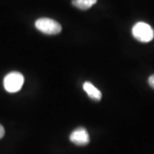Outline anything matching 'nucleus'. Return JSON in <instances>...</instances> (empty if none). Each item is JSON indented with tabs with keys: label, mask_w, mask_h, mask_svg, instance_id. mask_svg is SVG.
Wrapping results in <instances>:
<instances>
[{
	"label": "nucleus",
	"mask_w": 154,
	"mask_h": 154,
	"mask_svg": "<svg viewBox=\"0 0 154 154\" xmlns=\"http://www.w3.org/2000/svg\"><path fill=\"white\" fill-rule=\"evenodd\" d=\"M5 128H4V127L0 124V139H1L2 138H3V136H5Z\"/></svg>",
	"instance_id": "6e6552de"
},
{
	"label": "nucleus",
	"mask_w": 154,
	"mask_h": 154,
	"mask_svg": "<svg viewBox=\"0 0 154 154\" xmlns=\"http://www.w3.org/2000/svg\"><path fill=\"white\" fill-rule=\"evenodd\" d=\"M35 26L38 31L45 34L54 35L59 34L61 26L57 21L49 18H40L35 22Z\"/></svg>",
	"instance_id": "7ed1b4c3"
},
{
	"label": "nucleus",
	"mask_w": 154,
	"mask_h": 154,
	"mask_svg": "<svg viewBox=\"0 0 154 154\" xmlns=\"http://www.w3.org/2000/svg\"><path fill=\"white\" fill-rule=\"evenodd\" d=\"M149 84L152 88H154V74L151 75L149 79Z\"/></svg>",
	"instance_id": "0eeeda50"
},
{
	"label": "nucleus",
	"mask_w": 154,
	"mask_h": 154,
	"mask_svg": "<svg viewBox=\"0 0 154 154\" xmlns=\"http://www.w3.org/2000/svg\"><path fill=\"white\" fill-rule=\"evenodd\" d=\"M97 0H72V5L76 8L86 10L95 5Z\"/></svg>",
	"instance_id": "423d86ee"
},
{
	"label": "nucleus",
	"mask_w": 154,
	"mask_h": 154,
	"mask_svg": "<svg viewBox=\"0 0 154 154\" xmlns=\"http://www.w3.org/2000/svg\"><path fill=\"white\" fill-rule=\"evenodd\" d=\"M24 76L18 72L9 73L4 79V87L9 93L19 91L24 84Z\"/></svg>",
	"instance_id": "f03ea898"
},
{
	"label": "nucleus",
	"mask_w": 154,
	"mask_h": 154,
	"mask_svg": "<svg viewBox=\"0 0 154 154\" xmlns=\"http://www.w3.org/2000/svg\"><path fill=\"white\" fill-rule=\"evenodd\" d=\"M83 88H84V90L91 99L95 100V101H100L101 100L102 96L101 91L97 88H96L91 83L85 82L83 85Z\"/></svg>",
	"instance_id": "39448f33"
},
{
	"label": "nucleus",
	"mask_w": 154,
	"mask_h": 154,
	"mask_svg": "<svg viewBox=\"0 0 154 154\" xmlns=\"http://www.w3.org/2000/svg\"><path fill=\"white\" fill-rule=\"evenodd\" d=\"M70 140L77 146H86L89 143V135L84 128H78L70 135Z\"/></svg>",
	"instance_id": "20e7f679"
},
{
	"label": "nucleus",
	"mask_w": 154,
	"mask_h": 154,
	"mask_svg": "<svg viewBox=\"0 0 154 154\" xmlns=\"http://www.w3.org/2000/svg\"><path fill=\"white\" fill-rule=\"evenodd\" d=\"M132 34L138 41L147 43L153 38L154 31L149 24L144 22H138L133 26Z\"/></svg>",
	"instance_id": "f257e3e1"
}]
</instances>
